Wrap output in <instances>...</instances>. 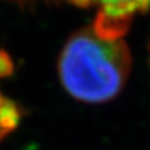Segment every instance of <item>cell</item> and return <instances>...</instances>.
Segmentation results:
<instances>
[{
	"instance_id": "cell-1",
	"label": "cell",
	"mask_w": 150,
	"mask_h": 150,
	"mask_svg": "<svg viewBox=\"0 0 150 150\" xmlns=\"http://www.w3.org/2000/svg\"><path fill=\"white\" fill-rule=\"evenodd\" d=\"M131 56L123 40H105L89 28L73 33L59 55L62 85L74 99L105 103L124 88Z\"/></svg>"
},
{
	"instance_id": "cell-2",
	"label": "cell",
	"mask_w": 150,
	"mask_h": 150,
	"mask_svg": "<svg viewBox=\"0 0 150 150\" xmlns=\"http://www.w3.org/2000/svg\"><path fill=\"white\" fill-rule=\"evenodd\" d=\"M9 1L18 4L19 6H30L39 3H67L81 9L96 6L98 16L105 20L116 21L126 28H130V23L137 14L145 13L150 9V0H9Z\"/></svg>"
},
{
	"instance_id": "cell-3",
	"label": "cell",
	"mask_w": 150,
	"mask_h": 150,
	"mask_svg": "<svg viewBox=\"0 0 150 150\" xmlns=\"http://www.w3.org/2000/svg\"><path fill=\"white\" fill-rule=\"evenodd\" d=\"M23 114L24 111H23L21 106L15 100L5 98L1 108H0V130L5 137L19 128Z\"/></svg>"
},
{
	"instance_id": "cell-4",
	"label": "cell",
	"mask_w": 150,
	"mask_h": 150,
	"mask_svg": "<svg viewBox=\"0 0 150 150\" xmlns=\"http://www.w3.org/2000/svg\"><path fill=\"white\" fill-rule=\"evenodd\" d=\"M15 73L14 60L5 49H0V79L10 78Z\"/></svg>"
},
{
	"instance_id": "cell-5",
	"label": "cell",
	"mask_w": 150,
	"mask_h": 150,
	"mask_svg": "<svg viewBox=\"0 0 150 150\" xmlns=\"http://www.w3.org/2000/svg\"><path fill=\"white\" fill-rule=\"evenodd\" d=\"M4 100H5V98H4V95H3L1 93H0V108H1V105H3Z\"/></svg>"
},
{
	"instance_id": "cell-6",
	"label": "cell",
	"mask_w": 150,
	"mask_h": 150,
	"mask_svg": "<svg viewBox=\"0 0 150 150\" xmlns=\"http://www.w3.org/2000/svg\"><path fill=\"white\" fill-rule=\"evenodd\" d=\"M4 138H5V135H4V134L1 133V130H0V142H1V140H3Z\"/></svg>"
}]
</instances>
